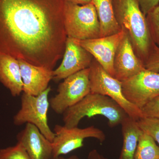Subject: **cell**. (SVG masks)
Segmentation results:
<instances>
[{
    "mask_svg": "<svg viewBox=\"0 0 159 159\" xmlns=\"http://www.w3.org/2000/svg\"><path fill=\"white\" fill-rule=\"evenodd\" d=\"M65 0H0V52L54 70L66 34Z\"/></svg>",
    "mask_w": 159,
    "mask_h": 159,
    "instance_id": "obj_1",
    "label": "cell"
},
{
    "mask_svg": "<svg viewBox=\"0 0 159 159\" xmlns=\"http://www.w3.org/2000/svg\"><path fill=\"white\" fill-rule=\"evenodd\" d=\"M113 5L120 29L128 38L135 53L144 63L153 44L146 16L137 0H113Z\"/></svg>",
    "mask_w": 159,
    "mask_h": 159,
    "instance_id": "obj_2",
    "label": "cell"
},
{
    "mask_svg": "<svg viewBox=\"0 0 159 159\" xmlns=\"http://www.w3.org/2000/svg\"><path fill=\"white\" fill-rule=\"evenodd\" d=\"M64 126L77 127L84 117L101 116L107 118L111 127L122 124L129 117L125 111L107 96L90 93L80 101L66 110L62 114Z\"/></svg>",
    "mask_w": 159,
    "mask_h": 159,
    "instance_id": "obj_3",
    "label": "cell"
},
{
    "mask_svg": "<svg viewBox=\"0 0 159 159\" xmlns=\"http://www.w3.org/2000/svg\"><path fill=\"white\" fill-rule=\"evenodd\" d=\"M64 23L68 37L79 40L100 37V25L92 2L80 5L65 0Z\"/></svg>",
    "mask_w": 159,
    "mask_h": 159,
    "instance_id": "obj_4",
    "label": "cell"
},
{
    "mask_svg": "<svg viewBox=\"0 0 159 159\" xmlns=\"http://www.w3.org/2000/svg\"><path fill=\"white\" fill-rule=\"evenodd\" d=\"M51 90L49 86L37 96L23 93L21 97L20 108L13 117L15 125L30 123L35 125L41 133L52 142L55 137L48 123V111L50 106L48 96Z\"/></svg>",
    "mask_w": 159,
    "mask_h": 159,
    "instance_id": "obj_5",
    "label": "cell"
},
{
    "mask_svg": "<svg viewBox=\"0 0 159 159\" xmlns=\"http://www.w3.org/2000/svg\"><path fill=\"white\" fill-rule=\"evenodd\" d=\"M91 93L107 96L116 102L131 119L137 121L143 117L142 111L126 99L122 84L106 72L94 58L89 67Z\"/></svg>",
    "mask_w": 159,
    "mask_h": 159,
    "instance_id": "obj_6",
    "label": "cell"
},
{
    "mask_svg": "<svg viewBox=\"0 0 159 159\" xmlns=\"http://www.w3.org/2000/svg\"><path fill=\"white\" fill-rule=\"evenodd\" d=\"M89 68L69 76L61 83L57 94L49 100L55 113L62 115L91 93Z\"/></svg>",
    "mask_w": 159,
    "mask_h": 159,
    "instance_id": "obj_7",
    "label": "cell"
},
{
    "mask_svg": "<svg viewBox=\"0 0 159 159\" xmlns=\"http://www.w3.org/2000/svg\"><path fill=\"white\" fill-rule=\"evenodd\" d=\"M55 137L52 143L53 159L68 154L83 147L85 139L94 138L100 142L106 139L103 131L93 125L84 128H68L57 124L54 126Z\"/></svg>",
    "mask_w": 159,
    "mask_h": 159,
    "instance_id": "obj_8",
    "label": "cell"
},
{
    "mask_svg": "<svg viewBox=\"0 0 159 159\" xmlns=\"http://www.w3.org/2000/svg\"><path fill=\"white\" fill-rule=\"evenodd\" d=\"M126 99L141 109L159 96V73L145 69L122 82Z\"/></svg>",
    "mask_w": 159,
    "mask_h": 159,
    "instance_id": "obj_9",
    "label": "cell"
},
{
    "mask_svg": "<svg viewBox=\"0 0 159 159\" xmlns=\"http://www.w3.org/2000/svg\"><path fill=\"white\" fill-rule=\"evenodd\" d=\"M94 57L80 45L79 40L67 38L65 49L60 65L53 71L54 81L58 82L77 72L89 68Z\"/></svg>",
    "mask_w": 159,
    "mask_h": 159,
    "instance_id": "obj_10",
    "label": "cell"
},
{
    "mask_svg": "<svg viewBox=\"0 0 159 159\" xmlns=\"http://www.w3.org/2000/svg\"><path fill=\"white\" fill-rule=\"evenodd\" d=\"M124 35L125 33L121 31L109 36L79 40V43L107 73L114 77V57L117 48Z\"/></svg>",
    "mask_w": 159,
    "mask_h": 159,
    "instance_id": "obj_11",
    "label": "cell"
},
{
    "mask_svg": "<svg viewBox=\"0 0 159 159\" xmlns=\"http://www.w3.org/2000/svg\"><path fill=\"white\" fill-rule=\"evenodd\" d=\"M145 69L144 63L135 53L128 38L125 34L114 57V77L122 82Z\"/></svg>",
    "mask_w": 159,
    "mask_h": 159,
    "instance_id": "obj_12",
    "label": "cell"
},
{
    "mask_svg": "<svg viewBox=\"0 0 159 159\" xmlns=\"http://www.w3.org/2000/svg\"><path fill=\"white\" fill-rule=\"evenodd\" d=\"M16 139L30 159H53L52 142L35 125L26 124L25 128L17 134Z\"/></svg>",
    "mask_w": 159,
    "mask_h": 159,
    "instance_id": "obj_13",
    "label": "cell"
},
{
    "mask_svg": "<svg viewBox=\"0 0 159 159\" xmlns=\"http://www.w3.org/2000/svg\"><path fill=\"white\" fill-rule=\"evenodd\" d=\"M18 60L23 83V93L37 96L47 89L53 78V71Z\"/></svg>",
    "mask_w": 159,
    "mask_h": 159,
    "instance_id": "obj_14",
    "label": "cell"
},
{
    "mask_svg": "<svg viewBox=\"0 0 159 159\" xmlns=\"http://www.w3.org/2000/svg\"><path fill=\"white\" fill-rule=\"evenodd\" d=\"M0 82L13 97L23 92V83L18 60L0 52Z\"/></svg>",
    "mask_w": 159,
    "mask_h": 159,
    "instance_id": "obj_15",
    "label": "cell"
},
{
    "mask_svg": "<svg viewBox=\"0 0 159 159\" xmlns=\"http://www.w3.org/2000/svg\"><path fill=\"white\" fill-rule=\"evenodd\" d=\"M92 3L99 19L100 37L113 35L122 31L116 20L113 0H92Z\"/></svg>",
    "mask_w": 159,
    "mask_h": 159,
    "instance_id": "obj_16",
    "label": "cell"
},
{
    "mask_svg": "<svg viewBox=\"0 0 159 159\" xmlns=\"http://www.w3.org/2000/svg\"><path fill=\"white\" fill-rule=\"evenodd\" d=\"M123 145L119 159H134L139 136L142 132L136 121L127 117L122 122Z\"/></svg>",
    "mask_w": 159,
    "mask_h": 159,
    "instance_id": "obj_17",
    "label": "cell"
},
{
    "mask_svg": "<svg viewBox=\"0 0 159 159\" xmlns=\"http://www.w3.org/2000/svg\"><path fill=\"white\" fill-rule=\"evenodd\" d=\"M156 141L142 131L139 136L134 159H159V146Z\"/></svg>",
    "mask_w": 159,
    "mask_h": 159,
    "instance_id": "obj_18",
    "label": "cell"
},
{
    "mask_svg": "<svg viewBox=\"0 0 159 159\" xmlns=\"http://www.w3.org/2000/svg\"><path fill=\"white\" fill-rule=\"evenodd\" d=\"M136 122L141 130L153 138L159 145V118L142 117Z\"/></svg>",
    "mask_w": 159,
    "mask_h": 159,
    "instance_id": "obj_19",
    "label": "cell"
},
{
    "mask_svg": "<svg viewBox=\"0 0 159 159\" xmlns=\"http://www.w3.org/2000/svg\"><path fill=\"white\" fill-rule=\"evenodd\" d=\"M146 18L152 40L159 48V5L147 13Z\"/></svg>",
    "mask_w": 159,
    "mask_h": 159,
    "instance_id": "obj_20",
    "label": "cell"
},
{
    "mask_svg": "<svg viewBox=\"0 0 159 159\" xmlns=\"http://www.w3.org/2000/svg\"><path fill=\"white\" fill-rule=\"evenodd\" d=\"M0 159H30L25 148L17 142L14 146L0 149Z\"/></svg>",
    "mask_w": 159,
    "mask_h": 159,
    "instance_id": "obj_21",
    "label": "cell"
},
{
    "mask_svg": "<svg viewBox=\"0 0 159 159\" xmlns=\"http://www.w3.org/2000/svg\"><path fill=\"white\" fill-rule=\"evenodd\" d=\"M144 64L145 69L159 73V48L154 43L149 55Z\"/></svg>",
    "mask_w": 159,
    "mask_h": 159,
    "instance_id": "obj_22",
    "label": "cell"
},
{
    "mask_svg": "<svg viewBox=\"0 0 159 159\" xmlns=\"http://www.w3.org/2000/svg\"><path fill=\"white\" fill-rule=\"evenodd\" d=\"M141 111L143 117L159 118V96L144 106Z\"/></svg>",
    "mask_w": 159,
    "mask_h": 159,
    "instance_id": "obj_23",
    "label": "cell"
},
{
    "mask_svg": "<svg viewBox=\"0 0 159 159\" xmlns=\"http://www.w3.org/2000/svg\"><path fill=\"white\" fill-rule=\"evenodd\" d=\"M143 13L146 16L154 8L159 5V0H137Z\"/></svg>",
    "mask_w": 159,
    "mask_h": 159,
    "instance_id": "obj_24",
    "label": "cell"
},
{
    "mask_svg": "<svg viewBox=\"0 0 159 159\" xmlns=\"http://www.w3.org/2000/svg\"><path fill=\"white\" fill-rule=\"evenodd\" d=\"M88 159H107L96 149L91 151L89 154Z\"/></svg>",
    "mask_w": 159,
    "mask_h": 159,
    "instance_id": "obj_25",
    "label": "cell"
},
{
    "mask_svg": "<svg viewBox=\"0 0 159 159\" xmlns=\"http://www.w3.org/2000/svg\"><path fill=\"white\" fill-rule=\"evenodd\" d=\"M70 2L80 5H84L92 2V0H66Z\"/></svg>",
    "mask_w": 159,
    "mask_h": 159,
    "instance_id": "obj_26",
    "label": "cell"
},
{
    "mask_svg": "<svg viewBox=\"0 0 159 159\" xmlns=\"http://www.w3.org/2000/svg\"><path fill=\"white\" fill-rule=\"evenodd\" d=\"M54 159H80L76 155H73L72 156L69 157L68 158L64 157L62 156H60L57 157L56 158Z\"/></svg>",
    "mask_w": 159,
    "mask_h": 159,
    "instance_id": "obj_27",
    "label": "cell"
}]
</instances>
